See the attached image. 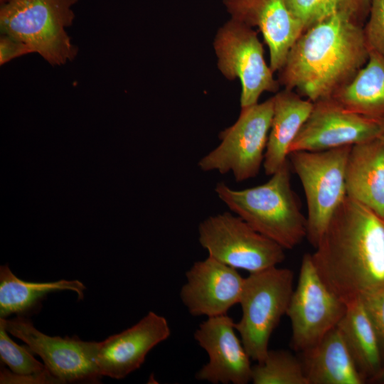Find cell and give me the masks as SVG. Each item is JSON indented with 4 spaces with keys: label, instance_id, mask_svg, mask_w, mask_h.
Masks as SVG:
<instances>
[{
    "label": "cell",
    "instance_id": "obj_1",
    "mask_svg": "<svg viewBox=\"0 0 384 384\" xmlns=\"http://www.w3.org/2000/svg\"><path fill=\"white\" fill-rule=\"evenodd\" d=\"M312 262L343 302L384 289V218L346 196L331 218Z\"/></svg>",
    "mask_w": 384,
    "mask_h": 384
},
{
    "label": "cell",
    "instance_id": "obj_2",
    "mask_svg": "<svg viewBox=\"0 0 384 384\" xmlns=\"http://www.w3.org/2000/svg\"><path fill=\"white\" fill-rule=\"evenodd\" d=\"M368 55L363 25L346 14H335L302 32L278 81L314 102L331 97L351 81Z\"/></svg>",
    "mask_w": 384,
    "mask_h": 384
},
{
    "label": "cell",
    "instance_id": "obj_11",
    "mask_svg": "<svg viewBox=\"0 0 384 384\" xmlns=\"http://www.w3.org/2000/svg\"><path fill=\"white\" fill-rule=\"evenodd\" d=\"M7 332L23 341L43 361L48 370L61 383H96L101 375L95 364L98 342L84 341L77 336L46 335L23 316L0 318Z\"/></svg>",
    "mask_w": 384,
    "mask_h": 384
},
{
    "label": "cell",
    "instance_id": "obj_24",
    "mask_svg": "<svg viewBox=\"0 0 384 384\" xmlns=\"http://www.w3.org/2000/svg\"><path fill=\"white\" fill-rule=\"evenodd\" d=\"M254 384H309L301 359L286 350H269L252 368Z\"/></svg>",
    "mask_w": 384,
    "mask_h": 384
},
{
    "label": "cell",
    "instance_id": "obj_28",
    "mask_svg": "<svg viewBox=\"0 0 384 384\" xmlns=\"http://www.w3.org/2000/svg\"><path fill=\"white\" fill-rule=\"evenodd\" d=\"M1 384H50L61 383L50 371L32 375H17L5 368L1 369Z\"/></svg>",
    "mask_w": 384,
    "mask_h": 384
},
{
    "label": "cell",
    "instance_id": "obj_26",
    "mask_svg": "<svg viewBox=\"0 0 384 384\" xmlns=\"http://www.w3.org/2000/svg\"><path fill=\"white\" fill-rule=\"evenodd\" d=\"M363 32L369 49L384 55V0H371Z\"/></svg>",
    "mask_w": 384,
    "mask_h": 384
},
{
    "label": "cell",
    "instance_id": "obj_6",
    "mask_svg": "<svg viewBox=\"0 0 384 384\" xmlns=\"http://www.w3.org/2000/svg\"><path fill=\"white\" fill-rule=\"evenodd\" d=\"M351 148L296 151L289 154L290 166L299 177L306 197V238L314 248L346 196L345 170Z\"/></svg>",
    "mask_w": 384,
    "mask_h": 384
},
{
    "label": "cell",
    "instance_id": "obj_20",
    "mask_svg": "<svg viewBox=\"0 0 384 384\" xmlns=\"http://www.w3.org/2000/svg\"><path fill=\"white\" fill-rule=\"evenodd\" d=\"M331 98L351 112L376 119H383L384 55L369 49L366 63Z\"/></svg>",
    "mask_w": 384,
    "mask_h": 384
},
{
    "label": "cell",
    "instance_id": "obj_10",
    "mask_svg": "<svg viewBox=\"0 0 384 384\" xmlns=\"http://www.w3.org/2000/svg\"><path fill=\"white\" fill-rule=\"evenodd\" d=\"M346 310V304L321 278L311 254H305L286 313L292 325L293 349L302 353L316 344L338 325Z\"/></svg>",
    "mask_w": 384,
    "mask_h": 384
},
{
    "label": "cell",
    "instance_id": "obj_30",
    "mask_svg": "<svg viewBox=\"0 0 384 384\" xmlns=\"http://www.w3.org/2000/svg\"><path fill=\"white\" fill-rule=\"evenodd\" d=\"M371 380L374 381H384V366L382 367L380 370L377 373V375L373 377Z\"/></svg>",
    "mask_w": 384,
    "mask_h": 384
},
{
    "label": "cell",
    "instance_id": "obj_3",
    "mask_svg": "<svg viewBox=\"0 0 384 384\" xmlns=\"http://www.w3.org/2000/svg\"><path fill=\"white\" fill-rule=\"evenodd\" d=\"M215 192L232 213L285 250L306 238V218L292 188L289 160L263 184L235 190L219 182Z\"/></svg>",
    "mask_w": 384,
    "mask_h": 384
},
{
    "label": "cell",
    "instance_id": "obj_31",
    "mask_svg": "<svg viewBox=\"0 0 384 384\" xmlns=\"http://www.w3.org/2000/svg\"><path fill=\"white\" fill-rule=\"evenodd\" d=\"M380 137L384 140V118L381 119V134Z\"/></svg>",
    "mask_w": 384,
    "mask_h": 384
},
{
    "label": "cell",
    "instance_id": "obj_5",
    "mask_svg": "<svg viewBox=\"0 0 384 384\" xmlns=\"http://www.w3.org/2000/svg\"><path fill=\"white\" fill-rule=\"evenodd\" d=\"M293 283V271L277 266L245 278L239 302L242 316L234 325L251 360L265 358L270 336L287 313Z\"/></svg>",
    "mask_w": 384,
    "mask_h": 384
},
{
    "label": "cell",
    "instance_id": "obj_22",
    "mask_svg": "<svg viewBox=\"0 0 384 384\" xmlns=\"http://www.w3.org/2000/svg\"><path fill=\"white\" fill-rule=\"evenodd\" d=\"M86 287L79 280L60 279L48 282H30L17 277L8 265L0 267V317L16 314L23 316L38 307L49 293L69 290L84 297Z\"/></svg>",
    "mask_w": 384,
    "mask_h": 384
},
{
    "label": "cell",
    "instance_id": "obj_8",
    "mask_svg": "<svg viewBox=\"0 0 384 384\" xmlns=\"http://www.w3.org/2000/svg\"><path fill=\"white\" fill-rule=\"evenodd\" d=\"M198 241L208 255L250 273L276 267L285 249L230 212L213 215L198 225Z\"/></svg>",
    "mask_w": 384,
    "mask_h": 384
},
{
    "label": "cell",
    "instance_id": "obj_21",
    "mask_svg": "<svg viewBox=\"0 0 384 384\" xmlns=\"http://www.w3.org/2000/svg\"><path fill=\"white\" fill-rule=\"evenodd\" d=\"M363 378L375 377L382 368L377 334L361 299L346 303V310L337 325Z\"/></svg>",
    "mask_w": 384,
    "mask_h": 384
},
{
    "label": "cell",
    "instance_id": "obj_19",
    "mask_svg": "<svg viewBox=\"0 0 384 384\" xmlns=\"http://www.w3.org/2000/svg\"><path fill=\"white\" fill-rule=\"evenodd\" d=\"M302 354L309 384H362L365 381L337 326Z\"/></svg>",
    "mask_w": 384,
    "mask_h": 384
},
{
    "label": "cell",
    "instance_id": "obj_12",
    "mask_svg": "<svg viewBox=\"0 0 384 384\" xmlns=\"http://www.w3.org/2000/svg\"><path fill=\"white\" fill-rule=\"evenodd\" d=\"M381 134V119L351 112L333 98L314 102L312 110L289 147L296 151H325L368 141Z\"/></svg>",
    "mask_w": 384,
    "mask_h": 384
},
{
    "label": "cell",
    "instance_id": "obj_27",
    "mask_svg": "<svg viewBox=\"0 0 384 384\" xmlns=\"http://www.w3.org/2000/svg\"><path fill=\"white\" fill-rule=\"evenodd\" d=\"M371 320L379 342L381 356H384V289L360 298Z\"/></svg>",
    "mask_w": 384,
    "mask_h": 384
},
{
    "label": "cell",
    "instance_id": "obj_4",
    "mask_svg": "<svg viewBox=\"0 0 384 384\" xmlns=\"http://www.w3.org/2000/svg\"><path fill=\"white\" fill-rule=\"evenodd\" d=\"M78 0H7L1 5V34L28 45L53 66L75 59L78 48L66 28Z\"/></svg>",
    "mask_w": 384,
    "mask_h": 384
},
{
    "label": "cell",
    "instance_id": "obj_13",
    "mask_svg": "<svg viewBox=\"0 0 384 384\" xmlns=\"http://www.w3.org/2000/svg\"><path fill=\"white\" fill-rule=\"evenodd\" d=\"M234 324L227 314L208 317L200 324L193 336L207 353L208 361L196 373V379L213 384L251 381V358L238 337Z\"/></svg>",
    "mask_w": 384,
    "mask_h": 384
},
{
    "label": "cell",
    "instance_id": "obj_16",
    "mask_svg": "<svg viewBox=\"0 0 384 384\" xmlns=\"http://www.w3.org/2000/svg\"><path fill=\"white\" fill-rule=\"evenodd\" d=\"M223 4L231 18L258 28L269 49L270 68L274 73L279 72L304 31L287 1L223 0Z\"/></svg>",
    "mask_w": 384,
    "mask_h": 384
},
{
    "label": "cell",
    "instance_id": "obj_9",
    "mask_svg": "<svg viewBox=\"0 0 384 384\" xmlns=\"http://www.w3.org/2000/svg\"><path fill=\"white\" fill-rule=\"evenodd\" d=\"M213 48L223 75L240 82L241 108L257 104L264 92L278 91L280 84L266 63L262 44L252 27L230 18L218 29Z\"/></svg>",
    "mask_w": 384,
    "mask_h": 384
},
{
    "label": "cell",
    "instance_id": "obj_7",
    "mask_svg": "<svg viewBox=\"0 0 384 384\" xmlns=\"http://www.w3.org/2000/svg\"><path fill=\"white\" fill-rule=\"evenodd\" d=\"M274 97L241 108L237 121L219 134L220 143L198 163L203 171L231 172L237 182L255 177L263 165Z\"/></svg>",
    "mask_w": 384,
    "mask_h": 384
},
{
    "label": "cell",
    "instance_id": "obj_15",
    "mask_svg": "<svg viewBox=\"0 0 384 384\" xmlns=\"http://www.w3.org/2000/svg\"><path fill=\"white\" fill-rule=\"evenodd\" d=\"M166 319L149 311L130 328L98 342L95 364L101 376L122 379L139 369L148 353L167 339Z\"/></svg>",
    "mask_w": 384,
    "mask_h": 384
},
{
    "label": "cell",
    "instance_id": "obj_14",
    "mask_svg": "<svg viewBox=\"0 0 384 384\" xmlns=\"http://www.w3.org/2000/svg\"><path fill=\"white\" fill-rule=\"evenodd\" d=\"M180 298L190 314L208 317L227 314L239 304L245 278L238 270L208 256L186 272Z\"/></svg>",
    "mask_w": 384,
    "mask_h": 384
},
{
    "label": "cell",
    "instance_id": "obj_23",
    "mask_svg": "<svg viewBox=\"0 0 384 384\" xmlns=\"http://www.w3.org/2000/svg\"><path fill=\"white\" fill-rule=\"evenodd\" d=\"M304 31L324 18L338 13L352 17L364 25L371 0H286Z\"/></svg>",
    "mask_w": 384,
    "mask_h": 384
},
{
    "label": "cell",
    "instance_id": "obj_25",
    "mask_svg": "<svg viewBox=\"0 0 384 384\" xmlns=\"http://www.w3.org/2000/svg\"><path fill=\"white\" fill-rule=\"evenodd\" d=\"M26 346H20L0 324V358L9 370L17 375L38 374L49 371L45 364L36 360Z\"/></svg>",
    "mask_w": 384,
    "mask_h": 384
},
{
    "label": "cell",
    "instance_id": "obj_18",
    "mask_svg": "<svg viewBox=\"0 0 384 384\" xmlns=\"http://www.w3.org/2000/svg\"><path fill=\"white\" fill-rule=\"evenodd\" d=\"M273 97L274 112L262 165L267 176H272L288 160L289 147L314 105L287 89Z\"/></svg>",
    "mask_w": 384,
    "mask_h": 384
},
{
    "label": "cell",
    "instance_id": "obj_32",
    "mask_svg": "<svg viewBox=\"0 0 384 384\" xmlns=\"http://www.w3.org/2000/svg\"><path fill=\"white\" fill-rule=\"evenodd\" d=\"M7 0H0L1 5L4 4Z\"/></svg>",
    "mask_w": 384,
    "mask_h": 384
},
{
    "label": "cell",
    "instance_id": "obj_17",
    "mask_svg": "<svg viewBox=\"0 0 384 384\" xmlns=\"http://www.w3.org/2000/svg\"><path fill=\"white\" fill-rule=\"evenodd\" d=\"M346 196L384 218V140L351 146L345 170Z\"/></svg>",
    "mask_w": 384,
    "mask_h": 384
},
{
    "label": "cell",
    "instance_id": "obj_29",
    "mask_svg": "<svg viewBox=\"0 0 384 384\" xmlns=\"http://www.w3.org/2000/svg\"><path fill=\"white\" fill-rule=\"evenodd\" d=\"M34 53L33 50L27 44L16 41L11 37L1 34L0 38V65L11 61L12 59Z\"/></svg>",
    "mask_w": 384,
    "mask_h": 384
}]
</instances>
